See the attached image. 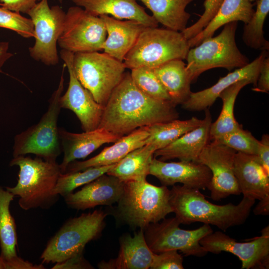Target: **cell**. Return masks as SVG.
Here are the masks:
<instances>
[{"label": "cell", "mask_w": 269, "mask_h": 269, "mask_svg": "<svg viewBox=\"0 0 269 269\" xmlns=\"http://www.w3.org/2000/svg\"><path fill=\"white\" fill-rule=\"evenodd\" d=\"M61 149L64 153L60 167L64 173L67 165L79 159H84L105 143L115 142L121 137L104 129L82 133H73L63 128L58 130Z\"/></svg>", "instance_id": "cell-19"}, {"label": "cell", "mask_w": 269, "mask_h": 269, "mask_svg": "<svg viewBox=\"0 0 269 269\" xmlns=\"http://www.w3.org/2000/svg\"><path fill=\"white\" fill-rule=\"evenodd\" d=\"M155 151L149 144L137 148L117 163L107 174L124 182L146 179Z\"/></svg>", "instance_id": "cell-29"}, {"label": "cell", "mask_w": 269, "mask_h": 269, "mask_svg": "<svg viewBox=\"0 0 269 269\" xmlns=\"http://www.w3.org/2000/svg\"><path fill=\"white\" fill-rule=\"evenodd\" d=\"M106 216L95 210L67 220L47 242L40 256L42 263H60L83 254L86 245L101 235Z\"/></svg>", "instance_id": "cell-5"}, {"label": "cell", "mask_w": 269, "mask_h": 269, "mask_svg": "<svg viewBox=\"0 0 269 269\" xmlns=\"http://www.w3.org/2000/svg\"><path fill=\"white\" fill-rule=\"evenodd\" d=\"M251 84L247 80L239 81L223 91L219 97L222 101L221 113L215 122L212 123L210 129V141L215 140L242 127L236 121L234 113L237 97L241 90Z\"/></svg>", "instance_id": "cell-31"}, {"label": "cell", "mask_w": 269, "mask_h": 269, "mask_svg": "<svg viewBox=\"0 0 269 269\" xmlns=\"http://www.w3.org/2000/svg\"><path fill=\"white\" fill-rule=\"evenodd\" d=\"M148 135L147 126L139 128L121 137L113 145L105 147L95 156L84 161L71 162L67 165L64 173L117 163L132 151L145 145Z\"/></svg>", "instance_id": "cell-24"}, {"label": "cell", "mask_w": 269, "mask_h": 269, "mask_svg": "<svg viewBox=\"0 0 269 269\" xmlns=\"http://www.w3.org/2000/svg\"><path fill=\"white\" fill-rule=\"evenodd\" d=\"M183 257L177 250L154 253L151 269H183Z\"/></svg>", "instance_id": "cell-39"}, {"label": "cell", "mask_w": 269, "mask_h": 269, "mask_svg": "<svg viewBox=\"0 0 269 269\" xmlns=\"http://www.w3.org/2000/svg\"><path fill=\"white\" fill-rule=\"evenodd\" d=\"M200 244L208 253L222 252L237 256L242 262V269L269 268V227H265L261 236L246 242H238L221 231L206 235Z\"/></svg>", "instance_id": "cell-13"}, {"label": "cell", "mask_w": 269, "mask_h": 269, "mask_svg": "<svg viewBox=\"0 0 269 269\" xmlns=\"http://www.w3.org/2000/svg\"><path fill=\"white\" fill-rule=\"evenodd\" d=\"M0 269H5L4 263L0 256Z\"/></svg>", "instance_id": "cell-46"}, {"label": "cell", "mask_w": 269, "mask_h": 269, "mask_svg": "<svg viewBox=\"0 0 269 269\" xmlns=\"http://www.w3.org/2000/svg\"><path fill=\"white\" fill-rule=\"evenodd\" d=\"M65 12L59 5L50 7L48 0H41L27 14L32 20L35 43L29 48L30 56L47 66L59 61L57 45L63 31Z\"/></svg>", "instance_id": "cell-11"}, {"label": "cell", "mask_w": 269, "mask_h": 269, "mask_svg": "<svg viewBox=\"0 0 269 269\" xmlns=\"http://www.w3.org/2000/svg\"><path fill=\"white\" fill-rule=\"evenodd\" d=\"M255 10L249 0H223L217 12L207 26L198 34L188 40L190 47L200 44L204 39L213 36L221 26L233 21L248 23Z\"/></svg>", "instance_id": "cell-28"}, {"label": "cell", "mask_w": 269, "mask_h": 269, "mask_svg": "<svg viewBox=\"0 0 269 269\" xmlns=\"http://www.w3.org/2000/svg\"><path fill=\"white\" fill-rule=\"evenodd\" d=\"M61 76L58 87L49 100L47 111L38 123L16 134L13 146V157L27 154L49 161H56L61 152L57 122L62 109L60 99L63 91Z\"/></svg>", "instance_id": "cell-8"}, {"label": "cell", "mask_w": 269, "mask_h": 269, "mask_svg": "<svg viewBox=\"0 0 269 269\" xmlns=\"http://www.w3.org/2000/svg\"><path fill=\"white\" fill-rule=\"evenodd\" d=\"M269 12V0H257L256 9L243 28L242 39L247 46L262 51L269 50V42L265 38L263 30Z\"/></svg>", "instance_id": "cell-33"}, {"label": "cell", "mask_w": 269, "mask_h": 269, "mask_svg": "<svg viewBox=\"0 0 269 269\" xmlns=\"http://www.w3.org/2000/svg\"><path fill=\"white\" fill-rule=\"evenodd\" d=\"M256 92L268 93L269 92V58L267 56L263 61L256 85L253 88Z\"/></svg>", "instance_id": "cell-41"}, {"label": "cell", "mask_w": 269, "mask_h": 269, "mask_svg": "<svg viewBox=\"0 0 269 269\" xmlns=\"http://www.w3.org/2000/svg\"><path fill=\"white\" fill-rule=\"evenodd\" d=\"M74 53L61 49L60 56L67 68L69 75L68 88L61 95V108L72 111L79 120L84 132L98 128L103 114L104 106L98 103L91 94L77 78L73 70L72 62Z\"/></svg>", "instance_id": "cell-15"}, {"label": "cell", "mask_w": 269, "mask_h": 269, "mask_svg": "<svg viewBox=\"0 0 269 269\" xmlns=\"http://www.w3.org/2000/svg\"><path fill=\"white\" fill-rule=\"evenodd\" d=\"M234 171L243 197L256 201L269 195V174L257 155L237 152Z\"/></svg>", "instance_id": "cell-21"}, {"label": "cell", "mask_w": 269, "mask_h": 269, "mask_svg": "<svg viewBox=\"0 0 269 269\" xmlns=\"http://www.w3.org/2000/svg\"><path fill=\"white\" fill-rule=\"evenodd\" d=\"M103 19L107 37L102 50L112 57L123 62L146 26L132 20L117 19L108 15H100Z\"/></svg>", "instance_id": "cell-25"}, {"label": "cell", "mask_w": 269, "mask_h": 269, "mask_svg": "<svg viewBox=\"0 0 269 269\" xmlns=\"http://www.w3.org/2000/svg\"><path fill=\"white\" fill-rule=\"evenodd\" d=\"M236 152L226 145L210 141L198 158L197 162L206 166L211 172L207 188L214 201L241 194L234 171Z\"/></svg>", "instance_id": "cell-14"}, {"label": "cell", "mask_w": 269, "mask_h": 269, "mask_svg": "<svg viewBox=\"0 0 269 269\" xmlns=\"http://www.w3.org/2000/svg\"><path fill=\"white\" fill-rule=\"evenodd\" d=\"M124 186V182L105 173L63 198L69 208L76 210H85L99 205L111 206L118 202Z\"/></svg>", "instance_id": "cell-17"}, {"label": "cell", "mask_w": 269, "mask_h": 269, "mask_svg": "<svg viewBox=\"0 0 269 269\" xmlns=\"http://www.w3.org/2000/svg\"><path fill=\"white\" fill-rule=\"evenodd\" d=\"M76 5L96 15H111L119 19L137 21L146 27H157L158 23L145 11L137 0H72Z\"/></svg>", "instance_id": "cell-26"}, {"label": "cell", "mask_w": 269, "mask_h": 269, "mask_svg": "<svg viewBox=\"0 0 269 269\" xmlns=\"http://www.w3.org/2000/svg\"><path fill=\"white\" fill-rule=\"evenodd\" d=\"M72 65L81 85L103 106L123 79L127 69L123 62L99 51L74 53Z\"/></svg>", "instance_id": "cell-9"}, {"label": "cell", "mask_w": 269, "mask_h": 269, "mask_svg": "<svg viewBox=\"0 0 269 269\" xmlns=\"http://www.w3.org/2000/svg\"><path fill=\"white\" fill-rule=\"evenodd\" d=\"M267 51H262L252 62L221 77L216 83L210 87L198 92H191L188 99L181 105L182 107L187 111L194 112L208 109L214 103L223 91L240 80L247 79L255 87L261 64L269 55Z\"/></svg>", "instance_id": "cell-18"}, {"label": "cell", "mask_w": 269, "mask_h": 269, "mask_svg": "<svg viewBox=\"0 0 269 269\" xmlns=\"http://www.w3.org/2000/svg\"><path fill=\"white\" fill-rule=\"evenodd\" d=\"M226 145L236 152L257 155L259 140L241 127L212 141Z\"/></svg>", "instance_id": "cell-36"}, {"label": "cell", "mask_w": 269, "mask_h": 269, "mask_svg": "<svg viewBox=\"0 0 269 269\" xmlns=\"http://www.w3.org/2000/svg\"><path fill=\"white\" fill-rule=\"evenodd\" d=\"M190 48L181 32L146 27L139 35L123 62L126 68H156L175 59H186Z\"/></svg>", "instance_id": "cell-7"}, {"label": "cell", "mask_w": 269, "mask_h": 269, "mask_svg": "<svg viewBox=\"0 0 269 269\" xmlns=\"http://www.w3.org/2000/svg\"><path fill=\"white\" fill-rule=\"evenodd\" d=\"M106 37L102 18L76 5L69 7L65 13L57 44L61 49L73 53L100 51Z\"/></svg>", "instance_id": "cell-12"}, {"label": "cell", "mask_w": 269, "mask_h": 269, "mask_svg": "<svg viewBox=\"0 0 269 269\" xmlns=\"http://www.w3.org/2000/svg\"><path fill=\"white\" fill-rule=\"evenodd\" d=\"M53 269H93V267L84 258L83 254L72 257L60 263L55 264Z\"/></svg>", "instance_id": "cell-42"}, {"label": "cell", "mask_w": 269, "mask_h": 269, "mask_svg": "<svg viewBox=\"0 0 269 269\" xmlns=\"http://www.w3.org/2000/svg\"><path fill=\"white\" fill-rule=\"evenodd\" d=\"M9 43L8 42H0V68L2 67L4 63L9 59L13 54L8 52Z\"/></svg>", "instance_id": "cell-45"}, {"label": "cell", "mask_w": 269, "mask_h": 269, "mask_svg": "<svg viewBox=\"0 0 269 269\" xmlns=\"http://www.w3.org/2000/svg\"><path fill=\"white\" fill-rule=\"evenodd\" d=\"M203 122V119L193 117L186 120L177 119L147 126L149 135L145 140V144L150 145L155 151L161 149L185 133L199 127Z\"/></svg>", "instance_id": "cell-32"}, {"label": "cell", "mask_w": 269, "mask_h": 269, "mask_svg": "<svg viewBox=\"0 0 269 269\" xmlns=\"http://www.w3.org/2000/svg\"><path fill=\"white\" fill-rule=\"evenodd\" d=\"M9 165L19 167L18 180L15 186L5 189L19 197L21 209H48L58 202L60 195L54 189L61 171L56 161L20 155L13 157Z\"/></svg>", "instance_id": "cell-3"}, {"label": "cell", "mask_w": 269, "mask_h": 269, "mask_svg": "<svg viewBox=\"0 0 269 269\" xmlns=\"http://www.w3.org/2000/svg\"><path fill=\"white\" fill-rule=\"evenodd\" d=\"M14 196L0 186V256L5 269H43L42 264L34 265L19 257L16 253L17 237L14 219L9 206Z\"/></svg>", "instance_id": "cell-20"}, {"label": "cell", "mask_w": 269, "mask_h": 269, "mask_svg": "<svg viewBox=\"0 0 269 269\" xmlns=\"http://www.w3.org/2000/svg\"><path fill=\"white\" fill-rule=\"evenodd\" d=\"M170 196L167 186H157L146 179L125 182L117 202V216L130 227L144 230L172 212Z\"/></svg>", "instance_id": "cell-4"}, {"label": "cell", "mask_w": 269, "mask_h": 269, "mask_svg": "<svg viewBox=\"0 0 269 269\" xmlns=\"http://www.w3.org/2000/svg\"><path fill=\"white\" fill-rule=\"evenodd\" d=\"M237 26L238 21L227 23L217 36L208 37L189 49L186 58V68L192 82L208 70L223 68L230 71L250 62L237 45Z\"/></svg>", "instance_id": "cell-6"}, {"label": "cell", "mask_w": 269, "mask_h": 269, "mask_svg": "<svg viewBox=\"0 0 269 269\" xmlns=\"http://www.w3.org/2000/svg\"><path fill=\"white\" fill-rule=\"evenodd\" d=\"M0 27L13 30L24 38L34 37V25L30 18L3 7H0Z\"/></svg>", "instance_id": "cell-37"}, {"label": "cell", "mask_w": 269, "mask_h": 269, "mask_svg": "<svg viewBox=\"0 0 269 269\" xmlns=\"http://www.w3.org/2000/svg\"><path fill=\"white\" fill-rule=\"evenodd\" d=\"M41 0H0V5L7 9L26 13Z\"/></svg>", "instance_id": "cell-40"}, {"label": "cell", "mask_w": 269, "mask_h": 269, "mask_svg": "<svg viewBox=\"0 0 269 269\" xmlns=\"http://www.w3.org/2000/svg\"><path fill=\"white\" fill-rule=\"evenodd\" d=\"M60 3H62L63 0H59Z\"/></svg>", "instance_id": "cell-48"}, {"label": "cell", "mask_w": 269, "mask_h": 269, "mask_svg": "<svg viewBox=\"0 0 269 269\" xmlns=\"http://www.w3.org/2000/svg\"><path fill=\"white\" fill-rule=\"evenodd\" d=\"M257 155L266 171L269 174V135L264 134L259 140Z\"/></svg>", "instance_id": "cell-43"}, {"label": "cell", "mask_w": 269, "mask_h": 269, "mask_svg": "<svg viewBox=\"0 0 269 269\" xmlns=\"http://www.w3.org/2000/svg\"><path fill=\"white\" fill-rule=\"evenodd\" d=\"M149 175L156 177L162 185L173 186L179 183L197 189L207 188L212 178L210 169L194 161L165 162L153 157Z\"/></svg>", "instance_id": "cell-16"}, {"label": "cell", "mask_w": 269, "mask_h": 269, "mask_svg": "<svg viewBox=\"0 0 269 269\" xmlns=\"http://www.w3.org/2000/svg\"><path fill=\"white\" fill-rule=\"evenodd\" d=\"M130 74L134 83L142 93L152 98L171 102L168 93L152 68L145 67L134 68L131 69Z\"/></svg>", "instance_id": "cell-35"}, {"label": "cell", "mask_w": 269, "mask_h": 269, "mask_svg": "<svg viewBox=\"0 0 269 269\" xmlns=\"http://www.w3.org/2000/svg\"><path fill=\"white\" fill-rule=\"evenodd\" d=\"M175 107L142 93L126 72L104 106L98 128L122 137L141 127L178 119Z\"/></svg>", "instance_id": "cell-1"}, {"label": "cell", "mask_w": 269, "mask_h": 269, "mask_svg": "<svg viewBox=\"0 0 269 269\" xmlns=\"http://www.w3.org/2000/svg\"><path fill=\"white\" fill-rule=\"evenodd\" d=\"M249 0L251 2H253V1H255V0Z\"/></svg>", "instance_id": "cell-47"}, {"label": "cell", "mask_w": 269, "mask_h": 269, "mask_svg": "<svg viewBox=\"0 0 269 269\" xmlns=\"http://www.w3.org/2000/svg\"><path fill=\"white\" fill-rule=\"evenodd\" d=\"M203 123L185 133L161 149L156 150L154 157L161 161L177 158L181 161L197 162L205 146L210 142V129L212 116L208 109L205 110Z\"/></svg>", "instance_id": "cell-22"}, {"label": "cell", "mask_w": 269, "mask_h": 269, "mask_svg": "<svg viewBox=\"0 0 269 269\" xmlns=\"http://www.w3.org/2000/svg\"><path fill=\"white\" fill-rule=\"evenodd\" d=\"M256 215L267 216L269 215V195L259 200L253 210Z\"/></svg>", "instance_id": "cell-44"}, {"label": "cell", "mask_w": 269, "mask_h": 269, "mask_svg": "<svg viewBox=\"0 0 269 269\" xmlns=\"http://www.w3.org/2000/svg\"><path fill=\"white\" fill-rule=\"evenodd\" d=\"M223 0H205L204 11L199 19L192 25L187 27L181 33L189 40L200 32L216 15Z\"/></svg>", "instance_id": "cell-38"}, {"label": "cell", "mask_w": 269, "mask_h": 269, "mask_svg": "<svg viewBox=\"0 0 269 269\" xmlns=\"http://www.w3.org/2000/svg\"><path fill=\"white\" fill-rule=\"evenodd\" d=\"M116 164L90 167L74 172L61 173L55 187V192L63 197L74 192L77 188L83 186L107 173Z\"/></svg>", "instance_id": "cell-34"}, {"label": "cell", "mask_w": 269, "mask_h": 269, "mask_svg": "<svg viewBox=\"0 0 269 269\" xmlns=\"http://www.w3.org/2000/svg\"><path fill=\"white\" fill-rule=\"evenodd\" d=\"M170 191L172 212L181 224L201 222L224 231L244 224L255 203V200L243 197L237 205H219L206 200L199 189L174 185Z\"/></svg>", "instance_id": "cell-2"}, {"label": "cell", "mask_w": 269, "mask_h": 269, "mask_svg": "<svg viewBox=\"0 0 269 269\" xmlns=\"http://www.w3.org/2000/svg\"><path fill=\"white\" fill-rule=\"evenodd\" d=\"M183 60H172L152 68L175 106L185 102L192 92V81Z\"/></svg>", "instance_id": "cell-27"}, {"label": "cell", "mask_w": 269, "mask_h": 269, "mask_svg": "<svg viewBox=\"0 0 269 269\" xmlns=\"http://www.w3.org/2000/svg\"><path fill=\"white\" fill-rule=\"evenodd\" d=\"M118 256L98 265L101 269H148L152 264L154 253L147 245L144 231L123 236L120 241Z\"/></svg>", "instance_id": "cell-23"}, {"label": "cell", "mask_w": 269, "mask_h": 269, "mask_svg": "<svg viewBox=\"0 0 269 269\" xmlns=\"http://www.w3.org/2000/svg\"><path fill=\"white\" fill-rule=\"evenodd\" d=\"M152 12V16L166 28L181 32L187 26L190 14L186 6L194 0H137Z\"/></svg>", "instance_id": "cell-30"}, {"label": "cell", "mask_w": 269, "mask_h": 269, "mask_svg": "<svg viewBox=\"0 0 269 269\" xmlns=\"http://www.w3.org/2000/svg\"><path fill=\"white\" fill-rule=\"evenodd\" d=\"M175 217L152 223L144 229L145 241L150 250L157 254L168 250L181 252L186 256L203 257L208 253L200 241L213 232L210 225L203 224L194 230H184Z\"/></svg>", "instance_id": "cell-10"}]
</instances>
